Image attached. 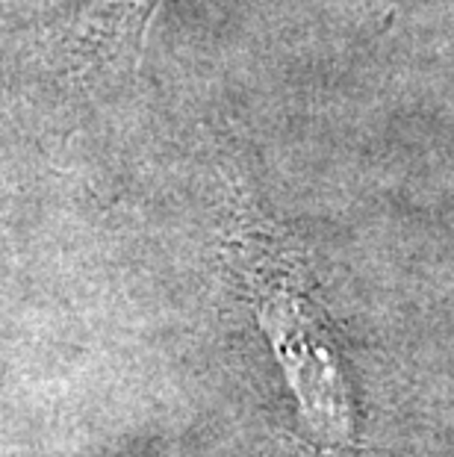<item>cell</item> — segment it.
<instances>
[{
    "mask_svg": "<svg viewBox=\"0 0 454 457\" xmlns=\"http://www.w3.org/2000/svg\"><path fill=\"white\" fill-rule=\"evenodd\" d=\"M248 278L260 325L266 328L286 381L301 402L304 422L327 449L351 445L354 402L340 363V345L322 307L284 262L254 260Z\"/></svg>",
    "mask_w": 454,
    "mask_h": 457,
    "instance_id": "6da1fadb",
    "label": "cell"
}]
</instances>
